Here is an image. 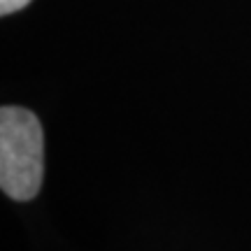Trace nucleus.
<instances>
[{"mask_svg": "<svg viewBox=\"0 0 251 251\" xmlns=\"http://www.w3.org/2000/svg\"><path fill=\"white\" fill-rule=\"evenodd\" d=\"M45 177V135L26 107L0 109V186L12 200H33Z\"/></svg>", "mask_w": 251, "mask_h": 251, "instance_id": "nucleus-1", "label": "nucleus"}, {"mask_svg": "<svg viewBox=\"0 0 251 251\" xmlns=\"http://www.w3.org/2000/svg\"><path fill=\"white\" fill-rule=\"evenodd\" d=\"M30 2V0H0V14L7 17V14H14L19 9H24Z\"/></svg>", "mask_w": 251, "mask_h": 251, "instance_id": "nucleus-2", "label": "nucleus"}]
</instances>
